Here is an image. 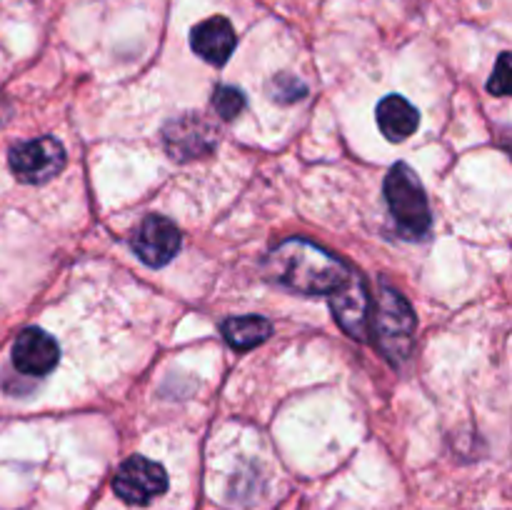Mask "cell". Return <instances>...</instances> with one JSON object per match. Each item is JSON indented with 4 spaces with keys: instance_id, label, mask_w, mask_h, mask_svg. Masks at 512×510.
I'll use <instances>...</instances> for the list:
<instances>
[{
    "instance_id": "obj_1",
    "label": "cell",
    "mask_w": 512,
    "mask_h": 510,
    "mask_svg": "<svg viewBox=\"0 0 512 510\" xmlns=\"http://www.w3.org/2000/svg\"><path fill=\"white\" fill-rule=\"evenodd\" d=\"M265 270L275 283L300 295H330L348 280L343 260L308 240H283L265 260Z\"/></svg>"
},
{
    "instance_id": "obj_2",
    "label": "cell",
    "mask_w": 512,
    "mask_h": 510,
    "mask_svg": "<svg viewBox=\"0 0 512 510\" xmlns=\"http://www.w3.org/2000/svg\"><path fill=\"white\" fill-rule=\"evenodd\" d=\"M385 200H388V208L400 233H405L408 238H423L428 233L430 223H433L428 198H425L418 175L405 163L393 165L385 178Z\"/></svg>"
},
{
    "instance_id": "obj_3",
    "label": "cell",
    "mask_w": 512,
    "mask_h": 510,
    "mask_svg": "<svg viewBox=\"0 0 512 510\" xmlns=\"http://www.w3.org/2000/svg\"><path fill=\"white\" fill-rule=\"evenodd\" d=\"M370 313H373V328L385 355L395 363L408 358L415 333V313L405 303L403 295L383 285L375 305H370Z\"/></svg>"
},
{
    "instance_id": "obj_4",
    "label": "cell",
    "mask_w": 512,
    "mask_h": 510,
    "mask_svg": "<svg viewBox=\"0 0 512 510\" xmlns=\"http://www.w3.org/2000/svg\"><path fill=\"white\" fill-rule=\"evenodd\" d=\"M65 168V148L60 140L43 138L25 140L10 148V170L23 183H45Z\"/></svg>"
},
{
    "instance_id": "obj_5",
    "label": "cell",
    "mask_w": 512,
    "mask_h": 510,
    "mask_svg": "<svg viewBox=\"0 0 512 510\" xmlns=\"http://www.w3.org/2000/svg\"><path fill=\"white\" fill-rule=\"evenodd\" d=\"M113 490L125 503L148 505L150 500L168 490V475H165L163 465L153 463L143 455H133L115 473Z\"/></svg>"
},
{
    "instance_id": "obj_6",
    "label": "cell",
    "mask_w": 512,
    "mask_h": 510,
    "mask_svg": "<svg viewBox=\"0 0 512 510\" xmlns=\"http://www.w3.org/2000/svg\"><path fill=\"white\" fill-rule=\"evenodd\" d=\"M163 143L170 158L175 160H190L200 158V155L210 153L218 143V130L203 115H183V118L173 120L165 125Z\"/></svg>"
},
{
    "instance_id": "obj_7",
    "label": "cell",
    "mask_w": 512,
    "mask_h": 510,
    "mask_svg": "<svg viewBox=\"0 0 512 510\" xmlns=\"http://www.w3.org/2000/svg\"><path fill=\"white\" fill-rule=\"evenodd\" d=\"M133 250L150 268H163L180 250V230L163 215H148L133 235Z\"/></svg>"
},
{
    "instance_id": "obj_8",
    "label": "cell",
    "mask_w": 512,
    "mask_h": 510,
    "mask_svg": "<svg viewBox=\"0 0 512 510\" xmlns=\"http://www.w3.org/2000/svg\"><path fill=\"white\" fill-rule=\"evenodd\" d=\"M370 295L363 280L355 273L348 275L335 293H330V308L338 318L340 328L353 338L365 340L370 333Z\"/></svg>"
},
{
    "instance_id": "obj_9",
    "label": "cell",
    "mask_w": 512,
    "mask_h": 510,
    "mask_svg": "<svg viewBox=\"0 0 512 510\" xmlns=\"http://www.w3.org/2000/svg\"><path fill=\"white\" fill-rule=\"evenodd\" d=\"M58 343L40 328H28L15 338L13 365L25 375H48L58 365Z\"/></svg>"
},
{
    "instance_id": "obj_10",
    "label": "cell",
    "mask_w": 512,
    "mask_h": 510,
    "mask_svg": "<svg viewBox=\"0 0 512 510\" xmlns=\"http://www.w3.org/2000/svg\"><path fill=\"white\" fill-rule=\"evenodd\" d=\"M235 43L238 40H235L233 25L223 15H213V18L203 20L190 33V48L195 50V55H200L205 63L213 65L228 63L235 50Z\"/></svg>"
},
{
    "instance_id": "obj_11",
    "label": "cell",
    "mask_w": 512,
    "mask_h": 510,
    "mask_svg": "<svg viewBox=\"0 0 512 510\" xmlns=\"http://www.w3.org/2000/svg\"><path fill=\"white\" fill-rule=\"evenodd\" d=\"M375 115H378L380 133L388 140H393V143L408 140L410 135L418 130L420 123L418 110H415L413 103H408L403 95H388V98L380 100Z\"/></svg>"
},
{
    "instance_id": "obj_12",
    "label": "cell",
    "mask_w": 512,
    "mask_h": 510,
    "mask_svg": "<svg viewBox=\"0 0 512 510\" xmlns=\"http://www.w3.org/2000/svg\"><path fill=\"white\" fill-rule=\"evenodd\" d=\"M270 333H273V325L260 315H240V318H228L223 323L225 340L238 350H250L265 343Z\"/></svg>"
},
{
    "instance_id": "obj_13",
    "label": "cell",
    "mask_w": 512,
    "mask_h": 510,
    "mask_svg": "<svg viewBox=\"0 0 512 510\" xmlns=\"http://www.w3.org/2000/svg\"><path fill=\"white\" fill-rule=\"evenodd\" d=\"M210 103H213L215 113H218L220 118L233 120L243 113L245 95H243V90L233 88V85H218V88L213 90V98H210Z\"/></svg>"
},
{
    "instance_id": "obj_14",
    "label": "cell",
    "mask_w": 512,
    "mask_h": 510,
    "mask_svg": "<svg viewBox=\"0 0 512 510\" xmlns=\"http://www.w3.org/2000/svg\"><path fill=\"white\" fill-rule=\"evenodd\" d=\"M268 90L275 100H280V103H290V100H298L308 93V90H305V85L300 83L298 78H293V75H285V73L275 75V78L270 80Z\"/></svg>"
},
{
    "instance_id": "obj_15",
    "label": "cell",
    "mask_w": 512,
    "mask_h": 510,
    "mask_svg": "<svg viewBox=\"0 0 512 510\" xmlns=\"http://www.w3.org/2000/svg\"><path fill=\"white\" fill-rule=\"evenodd\" d=\"M488 90L493 95H498V98L510 93V53H503L498 58V65H495V73L493 78H490Z\"/></svg>"
}]
</instances>
